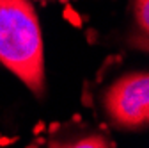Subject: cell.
Masks as SVG:
<instances>
[{"label":"cell","mask_w":149,"mask_h":148,"mask_svg":"<svg viewBox=\"0 0 149 148\" xmlns=\"http://www.w3.org/2000/svg\"><path fill=\"white\" fill-rule=\"evenodd\" d=\"M108 118L121 128H144L149 120V77L146 71H133L117 79L103 98Z\"/></svg>","instance_id":"7a4b0ae2"},{"label":"cell","mask_w":149,"mask_h":148,"mask_svg":"<svg viewBox=\"0 0 149 148\" xmlns=\"http://www.w3.org/2000/svg\"><path fill=\"white\" fill-rule=\"evenodd\" d=\"M0 63L36 97H43V36L36 11L27 0H0Z\"/></svg>","instance_id":"6da1fadb"},{"label":"cell","mask_w":149,"mask_h":148,"mask_svg":"<svg viewBox=\"0 0 149 148\" xmlns=\"http://www.w3.org/2000/svg\"><path fill=\"white\" fill-rule=\"evenodd\" d=\"M149 0H133V16L139 30L147 38V27H149Z\"/></svg>","instance_id":"3957f363"}]
</instances>
